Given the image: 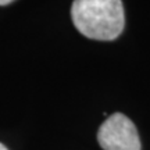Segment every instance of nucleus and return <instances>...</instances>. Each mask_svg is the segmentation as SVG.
Listing matches in <instances>:
<instances>
[{"label":"nucleus","mask_w":150,"mask_h":150,"mask_svg":"<svg viewBox=\"0 0 150 150\" xmlns=\"http://www.w3.org/2000/svg\"><path fill=\"white\" fill-rule=\"evenodd\" d=\"M71 17L75 28L95 40H114L125 27L121 0H74Z\"/></svg>","instance_id":"obj_1"},{"label":"nucleus","mask_w":150,"mask_h":150,"mask_svg":"<svg viewBox=\"0 0 150 150\" xmlns=\"http://www.w3.org/2000/svg\"><path fill=\"white\" fill-rule=\"evenodd\" d=\"M11 1H14V0H0V6H6L8 3H11Z\"/></svg>","instance_id":"obj_3"},{"label":"nucleus","mask_w":150,"mask_h":150,"mask_svg":"<svg viewBox=\"0 0 150 150\" xmlns=\"http://www.w3.org/2000/svg\"><path fill=\"white\" fill-rule=\"evenodd\" d=\"M0 150H8V149H7V147L3 145V143H0Z\"/></svg>","instance_id":"obj_4"},{"label":"nucleus","mask_w":150,"mask_h":150,"mask_svg":"<svg viewBox=\"0 0 150 150\" xmlns=\"http://www.w3.org/2000/svg\"><path fill=\"white\" fill-rule=\"evenodd\" d=\"M97 140L103 150H140V139L135 124L127 115L115 112L99 128Z\"/></svg>","instance_id":"obj_2"}]
</instances>
